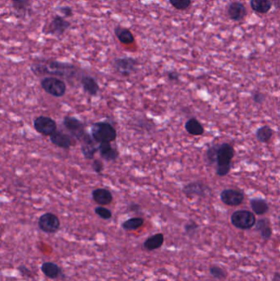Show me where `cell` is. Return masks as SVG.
<instances>
[{
	"instance_id": "obj_1",
	"label": "cell",
	"mask_w": 280,
	"mask_h": 281,
	"mask_svg": "<svg viewBox=\"0 0 280 281\" xmlns=\"http://www.w3.org/2000/svg\"><path fill=\"white\" fill-rule=\"evenodd\" d=\"M31 72L36 76L51 75V77L71 79L78 72V67L68 63L57 60H38L31 65Z\"/></svg>"
},
{
	"instance_id": "obj_2",
	"label": "cell",
	"mask_w": 280,
	"mask_h": 281,
	"mask_svg": "<svg viewBox=\"0 0 280 281\" xmlns=\"http://www.w3.org/2000/svg\"><path fill=\"white\" fill-rule=\"evenodd\" d=\"M234 148L227 142L218 144L216 158L215 173L219 177H225L231 171L232 160L234 157Z\"/></svg>"
},
{
	"instance_id": "obj_3",
	"label": "cell",
	"mask_w": 280,
	"mask_h": 281,
	"mask_svg": "<svg viewBox=\"0 0 280 281\" xmlns=\"http://www.w3.org/2000/svg\"><path fill=\"white\" fill-rule=\"evenodd\" d=\"M94 142L98 143H111L117 138V130L108 122H97L93 124L90 134Z\"/></svg>"
},
{
	"instance_id": "obj_4",
	"label": "cell",
	"mask_w": 280,
	"mask_h": 281,
	"mask_svg": "<svg viewBox=\"0 0 280 281\" xmlns=\"http://www.w3.org/2000/svg\"><path fill=\"white\" fill-rule=\"evenodd\" d=\"M257 218L254 213L247 210H239L231 216V223L238 230H247L254 227Z\"/></svg>"
},
{
	"instance_id": "obj_5",
	"label": "cell",
	"mask_w": 280,
	"mask_h": 281,
	"mask_svg": "<svg viewBox=\"0 0 280 281\" xmlns=\"http://www.w3.org/2000/svg\"><path fill=\"white\" fill-rule=\"evenodd\" d=\"M71 22L65 17L55 15L52 18L51 21L44 26L42 32L48 36H63L70 28Z\"/></svg>"
},
{
	"instance_id": "obj_6",
	"label": "cell",
	"mask_w": 280,
	"mask_h": 281,
	"mask_svg": "<svg viewBox=\"0 0 280 281\" xmlns=\"http://www.w3.org/2000/svg\"><path fill=\"white\" fill-rule=\"evenodd\" d=\"M45 92L54 97H63L67 91V86L64 81L54 77H46L41 82Z\"/></svg>"
},
{
	"instance_id": "obj_7",
	"label": "cell",
	"mask_w": 280,
	"mask_h": 281,
	"mask_svg": "<svg viewBox=\"0 0 280 281\" xmlns=\"http://www.w3.org/2000/svg\"><path fill=\"white\" fill-rule=\"evenodd\" d=\"M183 194L188 198L193 199L194 197H206L211 194L210 186L202 181H194L183 186Z\"/></svg>"
},
{
	"instance_id": "obj_8",
	"label": "cell",
	"mask_w": 280,
	"mask_h": 281,
	"mask_svg": "<svg viewBox=\"0 0 280 281\" xmlns=\"http://www.w3.org/2000/svg\"><path fill=\"white\" fill-rule=\"evenodd\" d=\"M138 62L132 57L117 58L113 61V69L118 74L124 77H129L136 72Z\"/></svg>"
},
{
	"instance_id": "obj_9",
	"label": "cell",
	"mask_w": 280,
	"mask_h": 281,
	"mask_svg": "<svg viewBox=\"0 0 280 281\" xmlns=\"http://www.w3.org/2000/svg\"><path fill=\"white\" fill-rule=\"evenodd\" d=\"M34 128L36 131L43 136H51L57 130L56 122L46 116H40L34 120Z\"/></svg>"
},
{
	"instance_id": "obj_10",
	"label": "cell",
	"mask_w": 280,
	"mask_h": 281,
	"mask_svg": "<svg viewBox=\"0 0 280 281\" xmlns=\"http://www.w3.org/2000/svg\"><path fill=\"white\" fill-rule=\"evenodd\" d=\"M38 225L43 232L54 234L59 230L60 220L58 216L53 213H44L40 217Z\"/></svg>"
},
{
	"instance_id": "obj_11",
	"label": "cell",
	"mask_w": 280,
	"mask_h": 281,
	"mask_svg": "<svg viewBox=\"0 0 280 281\" xmlns=\"http://www.w3.org/2000/svg\"><path fill=\"white\" fill-rule=\"evenodd\" d=\"M219 197L222 202L227 206L237 207L243 202L245 196L242 191L234 189H226L220 193Z\"/></svg>"
},
{
	"instance_id": "obj_12",
	"label": "cell",
	"mask_w": 280,
	"mask_h": 281,
	"mask_svg": "<svg viewBox=\"0 0 280 281\" xmlns=\"http://www.w3.org/2000/svg\"><path fill=\"white\" fill-rule=\"evenodd\" d=\"M227 15L229 19L234 22H241L247 15L246 6L238 1H234L227 7Z\"/></svg>"
},
{
	"instance_id": "obj_13",
	"label": "cell",
	"mask_w": 280,
	"mask_h": 281,
	"mask_svg": "<svg viewBox=\"0 0 280 281\" xmlns=\"http://www.w3.org/2000/svg\"><path fill=\"white\" fill-rule=\"evenodd\" d=\"M49 137H50V142L52 144L62 149L68 150L72 145H75V143L72 142V138L68 135L65 134V132H63L62 131L56 130Z\"/></svg>"
},
{
	"instance_id": "obj_14",
	"label": "cell",
	"mask_w": 280,
	"mask_h": 281,
	"mask_svg": "<svg viewBox=\"0 0 280 281\" xmlns=\"http://www.w3.org/2000/svg\"><path fill=\"white\" fill-rule=\"evenodd\" d=\"M92 198L100 206H107L113 201V194L106 189H96L92 192Z\"/></svg>"
},
{
	"instance_id": "obj_15",
	"label": "cell",
	"mask_w": 280,
	"mask_h": 281,
	"mask_svg": "<svg viewBox=\"0 0 280 281\" xmlns=\"http://www.w3.org/2000/svg\"><path fill=\"white\" fill-rule=\"evenodd\" d=\"M98 151L101 157L106 161H115L119 156L118 149L113 148L110 143H100Z\"/></svg>"
},
{
	"instance_id": "obj_16",
	"label": "cell",
	"mask_w": 280,
	"mask_h": 281,
	"mask_svg": "<svg viewBox=\"0 0 280 281\" xmlns=\"http://www.w3.org/2000/svg\"><path fill=\"white\" fill-rule=\"evenodd\" d=\"M81 84L83 86V90L90 96H97L100 91V86L98 84L97 81L89 75H84L82 77Z\"/></svg>"
},
{
	"instance_id": "obj_17",
	"label": "cell",
	"mask_w": 280,
	"mask_h": 281,
	"mask_svg": "<svg viewBox=\"0 0 280 281\" xmlns=\"http://www.w3.org/2000/svg\"><path fill=\"white\" fill-rule=\"evenodd\" d=\"M113 31L118 42L121 44L129 45L135 42V36L129 29L121 26H117Z\"/></svg>"
},
{
	"instance_id": "obj_18",
	"label": "cell",
	"mask_w": 280,
	"mask_h": 281,
	"mask_svg": "<svg viewBox=\"0 0 280 281\" xmlns=\"http://www.w3.org/2000/svg\"><path fill=\"white\" fill-rule=\"evenodd\" d=\"M250 206L252 212L257 216H263L269 212L270 207L265 199L260 197H254L250 200Z\"/></svg>"
},
{
	"instance_id": "obj_19",
	"label": "cell",
	"mask_w": 280,
	"mask_h": 281,
	"mask_svg": "<svg viewBox=\"0 0 280 281\" xmlns=\"http://www.w3.org/2000/svg\"><path fill=\"white\" fill-rule=\"evenodd\" d=\"M254 227L255 230L259 232L260 236L265 241L270 239L271 236H272V229L270 227V221H269L268 219L264 218V219L257 220V221H256Z\"/></svg>"
},
{
	"instance_id": "obj_20",
	"label": "cell",
	"mask_w": 280,
	"mask_h": 281,
	"mask_svg": "<svg viewBox=\"0 0 280 281\" xmlns=\"http://www.w3.org/2000/svg\"><path fill=\"white\" fill-rule=\"evenodd\" d=\"M250 6L255 13L259 14H266L273 7L271 0H251Z\"/></svg>"
},
{
	"instance_id": "obj_21",
	"label": "cell",
	"mask_w": 280,
	"mask_h": 281,
	"mask_svg": "<svg viewBox=\"0 0 280 281\" xmlns=\"http://www.w3.org/2000/svg\"><path fill=\"white\" fill-rule=\"evenodd\" d=\"M185 129L188 133L196 137L203 135L205 132L203 125L195 118H191L186 122Z\"/></svg>"
},
{
	"instance_id": "obj_22",
	"label": "cell",
	"mask_w": 280,
	"mask_h": 281,
	"mask_svg": "<svg viewBox=\"0 0 280 281\" xmlns=\"http://www.w3.org/2000/svg\"><path fill=\"white\" fill-rule=\"evenodd\" d=\"M165 242V236L163 234H156L152 235L151 237L148 238L144 242L145 249H147L149 252L156 250L162 247Z\"/></svg>"
},
{
	"instance_id": "obj_23",
	"label": "cell",
	"mask_w": 280,
	"mask_h": 281,
	"mask_svg": "<svg viewBox=\"0 0 280 281\" xmlns=\"http://www.w3.org/2000/svg\"><path fill=\"white\" fill-rule=\"evenodd\" d=\"M13 9L20 17H25L31 11V0H10Z\"/></svg>"
},
{
	"instance_id": "obj_24",
	"label": "cell",
	"mask_w": 280,
	"mask_h": 281,
	"mask_svg": "<svg viewBox=\"0 0 280 281\" xmlns=\"http://www.w3.org/2000/svg\"><path fill=\"white\" fill-rule=\"evenodd\" d=\"M274 131L269 125L259 127L256 132L257 141L261 143H267L272 138Z\"/></svg>"
},
{
	"instance_id": "obj_25",
	"label": "cell",
	"mask_w": 280,
	"mask_h": 281,
	"mask_svg": "<svg viewBox=\"0 0 280 281\" xmlns=\"http://www.w3.org/2000/svg\"><path fill=\"white\" fill-rule=\"evenodd\" d=\"M43 273L50 279H56L61 274V269L54 262H44L42 266Z\"/></svg>"
},
{
	"instance_id": "obj_26",
	"label": "cell",
	"mask_w": 280,
	"mask_h": 281,
	"mask_svg": "<svg viewBox=\"0 0 280 281\" xmlns=\"http://www.w3.org/2000/svg\"><path fill=\"white\" fill-rule=\"evenodd\" d=\"M143 224H144L143 218L133 217V218H130V219H127L126 221H124L122 224V227L124 230L131 231V230H138L139 228L142 227Z\"/></svg>"
},
{
	"instance_id": "obj_27",
	"label": "cell",
	"mask_w": 280,
	"mask_h": 281,
	"mask_svg": "<svg viewBox=\"0 0 280 281\" xmlns=\"http://www.w3.org/2000/svg\"><path fill=\"white\" fill-rule=\"evenodd\" d=\"M218 144L213 145L209 147L205 152V161L210 166L216 164V158H217V151H218Z\"/></svg>"
},
{
	"instance_id": "obj_28",
	"label": "cell",
	"mask_w": 280,
	"mask_h": 281,
	"mask_svg": "<svg viewBox=\"0 0 280 281\" xmlns=\"http://www.w3.org/2000/svg\"><path fill=\"white\" fill-rule=\"evenodd\" d=\"M81 151L86 160H94L95 155L98 151V147H95L94 143L82 144Z\"/></svg>"
},
{
	"instance_id": "obj_29",
	"label": "cell",
	"mask_w": 280,
	"mask_h": 281,
	"mask_svg": "<svg viewBox=\"0 0 280 281\" xmlns=\"http://www.w3.org/2000/svg\"><path fill=\"white\" fill-rule=\"evenodd\" d=\"M170 4L177 10H187L192 5V0H169Z\"/></svg>"
},
{
	"instance_id": "obj_30",
	"label": "cell",
	"mask_w": 280,
	"mask_h": 281,
	"mask_svg": "<svg viewBox=\"0 0 280 281\" xmlns=\"http://www.w3.org/2000/svg\"><path fill=\"white\" fill-rule=\"evenodd\" d=\"M210 273L211 274V276H213L214 278L217 279V280H224L227 277L226 271L219 266H211Z\"/></svg>"
},
{
	"instance_id": "obj_31",
	"label": "cell",
	"mask_w": 280,
	"mask_h": 281,
	"mask_svg": "<svg viewBox=\"0 0 280 281\" xmlns=\"http://www.w3.org/2000/svg\"><path fill=\"white\" fill-rule=\"evenodd\" d=\"M95 213L98 216L101 217V219H109L112 218V212L106 207H97L95 209Z\"/></svg>"
},
{
	"instance_id": "obj_32",
	"label": "cell",
	"mask_w": 280,
	"mask_h": 281,
	"mask_svg": "<svg viewBox=\"0 0 280 281\" xmlns=\"http://www.w3.org/2000/svg\"><path fill=\"white\" fill-rule=\"evenodd\" d=\"M198 229H199V225H198L195 221H193V220L188 222V223L185 224V226H184L185 232L187 233L188 235H193V234H195V231H196Z\"/></svg>"
},
{
	"instance_id": "obj_33",
	"label": "cell",
	"mask_w": 280,
	"mask_h": 281,
	"mask_svg": "<svg viewBox=\"0 0 280 281\" xmlns=\"http://www.w3.org/2000/svg\"><path fill=\"white\" fill-rule=\"evenodd\" d=\"M252 101L257 105H262L266 100V96L261 92H254L252 95Z\"/></svg>"
},
{
	"instance_id": "obj_34",
	"label": "cell",
	"mask_w": 280,
	"mask_h": 281,
	"mask_svg": "<svg viewBox=\"0 0 280 281\" xmlns=\"http://www.w3.org/2000/svg\"><path fill=\"white\" fill-rule=\"evenodd\" d=\"M93 171H95L96 173H102L104 171V163L100 159H95L92 162Z\"/></svg>"
},
{
	"instance_id": "obj_35",
	"label": "cell",
	"mask_w": 280,
	"mask_h": 281,
	"mask_svg": "<svg viewBox=\"0 0 280 281\" xmlns=\"http://www.w3.org/2000/svg\"><path fill=\"white\" fill-rule=\"evenodd\" d=\"M59 12L65 16V18H71L73 16V11L72 8L69 6H63L59 8Z\"/></svg>"
},
{
	"instance_id": "obj_36",
	"label": "cell",
	"mask_w": 280,
	"mask_h": 281,
	"mask_svg": "<svg viewBox=\"0 0 280 281\" xmlns=\"http://www.w3.org/2000/svg\"><path fill=\"white\" fill-rule=\"evenodd\" d=\"M167 78L171 82H177V81H179V73L174 70L168 71Z\"/></svg>"
},
{
	"instance_id": "obj_37",
	"label": "cell",
	"mask_w": 280,
	"mask_h": 281,
	"mask_svg": "<svg viewBox=\"0 0 280 281\" xmlns=\"http://www.w3.org/2000/svg\"><path fill=\"white\" fill-rule=\"evenodd\" d=\"M128 209H129V212H139L141 211V206L136 203L130 204Z\"/></svg>"
},
{
	"instance_id": "obj_38",
	"label": "cell",
	"mask_w": 280,
	"mask_h": 281,
	"mask_svg": "<svg viewBox=\"0 0 280 281\" xmlns=\"http://www.w3.org/2000/svg\"><path fill=\"white\" fill-rule=\"evenodd\" d=\"M274 281H280V276L279 272L275 273V276H274Z\"/></svg>"
}]
</instances>
